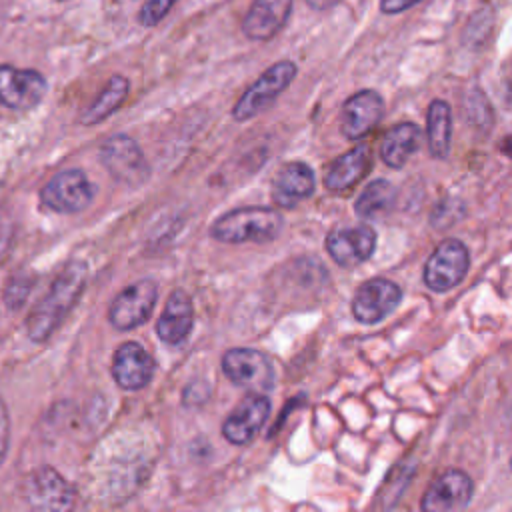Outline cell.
Instances as JSON below:
<instances>
[{"instance_id": "19", "label": "cell", "mask_w": 512, "mask_h": 512, "mask_svg": "<svg viewBox=\"0 0 512 512\" xmlns=\"http://www.w3.org/2000/svg\"><path fill=\"white\" fill-rule=\"evenodd\" d=\"M192 328H194L192 300L182 288H176L168 296L164 310L156 322V334L166 344H180L188 338Z\"/></svg>"}, {"instance_id": "5", "label": "cell", "mask_w": 512, "mask_h": 512, "mask_svg": "<svg viewBox=\"0 0 512 512\" xmlns=\"http://www.w3.org/2000/svg\"><path fill=\"white\" fill-rule=\"evenodd\" d=\"M470 266L468 248L456 240H442L424 264V284L434 292H446L458 286Z\"/></svg>"}, {"instance_id": "17", "label": "cell", "mask_w": 512, "mask_h": 512, "mask_svg": "<svg viewBox=\"0 0 512 512\" xmlns=\"http://www.w3.org/2000/svg\"><path fill=\"white\" fill-rule=\"evenodd\" d=\"M316 188L314 170L302 162L294 160L284 164L272 182V200L278 208H296L300 202L312 196Z\"/></svg>"}, {"instance_id": "2", "label": "cell", "mask_w": 512, "mask_h": 512, "mask_svg": "<svg viewBox=\"0 0 512 512\" xmlns=\"http://www.w3.org/2000/svg\"><path fill=\"white\" fill-rule=\"evenodd\" d=\"M284 226V218L278 210L266 206L234 208L222 214L210 228V236L226 244L244 242H270Z\"/></svg>"}, {"instance_id": "21", "label": "cell", "mask_w": 512, "mask_h": 512, "mask_svg": "<svg viewBox=\"0 0 512 512\" xmlns=\"http://www.w3.org/2000/svg\"><path fill=\"white\" fill-rule=\"evenodd\" d=\"M422 130L414 122H402L392 126L380 144V156L386 166L402 168L408 158L418 150Z\"/></svg>"}, {"instance_id": "16", "label": "cell", "mask_w": 512, "mask_h": 512, "mask_svg": "<svg viewBox=\"0 0 512 512\" xmlns=\"http://www.w3.org/2000/svg\"><path fill=\"white\" fill-rule=\"evenodd\" d=\"M26 498L36 510H68L74 504V490L54 468L44 466L30 474Z\"/></svg>"}, {"instance_id": "4", "label": "cell", "mask_w": 512, "mask_h": 512, "mask_svg": "<svg viewBox=\"0 0 512 512\" xmlns=\"http://www.w3.org/2000/svg\"><path fill=\"white\" fill-rule=\"evenodd\" d=\"M224 376L244 390L266 394L274 386V368L270 358L254 348H232L222 356Z\"/></svg>"}, {"instance_id": "25", "label": "cell", "mask_w": 512, "mask_h": 512, "mask_svg": "<svg viewBox=\"0 0 512 512\" xmlns=\"http://www.w3.org/2000/svg\"><path fill=\"white\" fill-rule=\"evenodd\" d=\"M176 0H146V4L138 12V24L156 26L166 14L172 10Z\"/></svg>"}, {"instance_id": "13", "label": "cell", "mask_w": 512, "mask_h": 512, "mask_svg": "<svg viewBox=\"0 0 512 512\" xmlns=\"http://www.w3.org/2000/svg\"><path fill=\"white\" fill-rule=\"evenodd\" d=\"M384 116V100L376 90L352 94L340 114V130L348 140H358L378 126Z\"/></svg>"}, {"instance_id": "6", "label": "cell", "mask_w": 512, "mask_h": 512, "mask_svg": "<svg viewBox=\"0 0 512 512\" xmlns=\"http://www.w3.org/2000/svg\"><path fill=\"white\" fill-rule=\"evenodd\" d=\"M100 160L110 176L126 186H140L150 174L138 142L126 134L108 138L100 148Z\"/></svg>"}, {"instance_id": "23", "label": "cell", "mask_w": 512, "mask_h": 512, "mask_svg": "<svg viewBox=\"0 0 512 512\" xmlns=\"http://www.w3.org/2000/svg\"><path fill=\"white\" fill-rule=\"evenodd\" d=\"M128 90H130V82L128 78L116 74L112 76L106 86L100 90V94L94 98V102L84 110L80 122L86 124V126H92V124H98L102 122L104 118H108L114 110L120 108V104L126 100L128 96Z\"/></svg>"}, {"instance_id": "1", "label": "cell", "mask_w": 512, "mask_h": 512, "mask_svg": "<svg viewBox=\"0 0 512 512\" xmlns=\"http://www.w3.org/2000/svg\"><path fill=\"white\" fill-rule=\"evenodd\" d=\"M88 266L82 260H72L56 276L44 298L32 308L26 320V332L30 340L44 342L60 326L66 314L74 308L86 286Z\"/></svg>"}, {"instance_id": "11", "label": "cell", "mask_w": 512, "mask_h": 512, "mask_svg": "<svg viewBox=\"0 0 512 512\" xmlns=\"http://www.w3.org/2000/svg\"><path fill=\"white\" fill-rule=\"evenodd\" d=\"M46 78L36 70L0 66V104L12 110H30L46 94Z\"/></svg>"}, {"instance_id": "12", "label": "cell", "mask_w": 512, "mask_h": 512, "mask_svg": "<svg viewBox=\"0 0 512 512\" xmlns=\"http://www.w3.org/2000/svg\"><path fill=\"white\" fill-rule=\"evenodd\" d=\"M474 484L462 470H446L424 492L420 508L426 512H452L470 504Z\"/></svg>"}, {"instance_id": "9", "label": "cell", "mask_w": 512, "mask_h": 512, "mask_svg": "<svg viewBox=\"0 0 512 512\" xmlns=\"http://www.w3.org/2000/svg\"><path fill=\"white\" fill-rule=\"evenodd\" d=\"M402 290L396 282L376 276L364 282L352 298V316L362 324L384 320L400 304Z\"/></svg>"}, {"instance_id": "22", "label": "cell", "mask_w": 512, "mask_h": 512, "mask_svg": "<svg viewBox=\"0 0 512 512\" xmlns=\"http://www.w3.org/2000/svg\"><path fill=\"white\" fill-rule=\"evenodd\" d=\"M426 136L428 150L436 160H444L450 154L452 140V112L448 102L436 98L428 106L426 114Z\"/></svg>"}, {"instance_id": "7", "label": "cell", "mask_w": 512, "mask_h": 512, "mask_svg": "<svg viewBox=\"0 0 512 512\" xmlns=\"http://www.w3.org/2000/svg\"><path fill=\"white\" fill-rule=\"evenodd\" d=\"M92 198L94 186L88 176L78 168L58 172L44 184L40 192L42 204L60 214L80 212L92 202Z\"/></svg>"}, {"instance_id": "18", "label": "cell", "mask_w": 512, "mask_h": 512, "mask_svg": "<svg viewBox=\"0 0 512 512\" xmlns=\"http://www.w3.org/2000/svg\"><path fill=\"white\" fill-rule=\"evenodd\" d=\"M294 0H254L242 18V32L250 40H270L288 22Z\"/></svg>"}, {"instance_id": "26", "label": "cell", "mask_w": 512, "mask_h": 512, "mask_svg": "<svg viewBox=\"0 0 512 512\" xmlns=\"http://www.w3.org/2000/svg\"><path fill=\"white\" fill-rule=\"evenodd\" d=\"M30 288H32V280H30V278H26L24 274L14 276V278L8 282L6 290H4V302H6V306H10V308H20L22 302L26 300Z\"/></svg>"}, {"instance_id": "27", "label": "cell", "mask_w": 512, "mask_h": 512, "mask_svg": "<svg viewBox=\"0 0 512 512\" xmlns=\"http://www.w3.org/2000/svg\"><path fill=\"white\" fill-rule=\"evenodd\" d=\"M8 430H10V422H8V410L4 400L0 398V464L6 456L8 450Z\"/></svg>"}, {"instance_id": "15", "label": "cell", "mask_w": 512, "mask_h": 512, "mask_svg": "<svg viewBox=\"0 0 512 512\" xmlns=\"http://www.w3.org/2000/svg\"><path fill=\"white\" fill-rule=\"evenodd\" d=\"M270 414V400L266 394L252 392L244 398L224 420L222 434L230 444H248L264 426Z\"/></svg>"}, {"instance_id": "8", "label": "cell", "mask_w": 512, "mask_h": 512, "mask_svg": "<svg viewBox=\"0 0 512 512\" xmlns=\"http://www.w3.org/2000/svg\"><path fill=\"white\" fill-rule=\"evenodd\" d=\"M158 300L156 282L144 278L126 286L110 304L108 320L116 330H132L144 324Z\"/></svg>"}, {"instance_id": "14", "label": "cell", "mask_w": 512, "mask_h": 512, "mask_svg": "<svg viewBox=\"0 0 512 512\" xmlns=\"http://www.w3.org/2000/svg\"><path fill=\"white\" fill-rule=\"evenodd\" d=\"M112 378L124 390H140L150 384L156 362L138 342H124L112 358Z\"/></svg>"}, {"instance_id": "10", "label": "cell", "mask_w": 512, "mask_h": 512, "mask_svg": "<svg viewBox=\"0 0 512 512\" xmlns=\"http://www.w3.org/2000/svg\"><path fill=\"white\" fill-rule=\"evenodd\" d=\"M326 250L342 268L360 266L376 250V232L368 224L336 228L326 236Z\"/></svg>"}, {"instance_id": "3", "label": "cell", "mask_w": 512, "mask_h": 512, "mask_svg": "<svg viewBox=\"0 0 512 512\" xmlns=\"http://www.w3.org/2000/svg\"><path fill=\"white\" fill-rule=\"evenodd\" d=\"M296 64L290 60H280L266 68L238 98L232 108V116L238 122H246L262 114L296 78Z\"/></svg>"}, {"instance_id": "24", "label": "cell", "mask_w": 512, "mask_h": 512, "mask_svg": "<svg viewBox=\"0 0 512 512\" xmlns=\"http://www.w3.org/2000/svg\"><path fill=\"white\" fill-rule=\"evenodd\" d=\"M396 202V188L388 180H372L358 196L354 210L362 220H374L388 214Z\"/></svg>"}, {"instance_id": "29", "label": "cell", "mask_w": 512, "mask_h": 512, "mask_svg": "<svg viewBox=\"0 0 512 512\" xmlns=\"http://www.w3.org/2000/svg\"><path fill=\"white\" fill-rule=\"evenodd\" d=\"M312 10H328L336 4H340L342 0H304Z\"/></svg>"}, {"instance_id": "28", "label": "cell", "mask_w": 512, "mask_h": 512, "mask_svg": "<svg viewBox=\"0 0 512 512\" xmlns=\"http://www.w3.org/2000/svg\"><path fill=\"white\" fill-rule=\"evenodd\" d=\"M422 0H380V10L384 14H400L406 12L408 8L416 6Z\"/></svg>"}, {"instance_id": "20", "label": "cell", "mask_w": 512, "mask_h": 512, "mask_svg": "<svg viewBox=\"0 0 512 512\" xmlns=\"http://www.w3.org/2000/svg\"><path fill=\"white\" fill-rule=\"evenodd\" d=\"M370 160L372 154L366 144L350 148L330 164L324 178V186L332 192H346L354 188L370 170Z\"/></svg>"}]
</instances>
